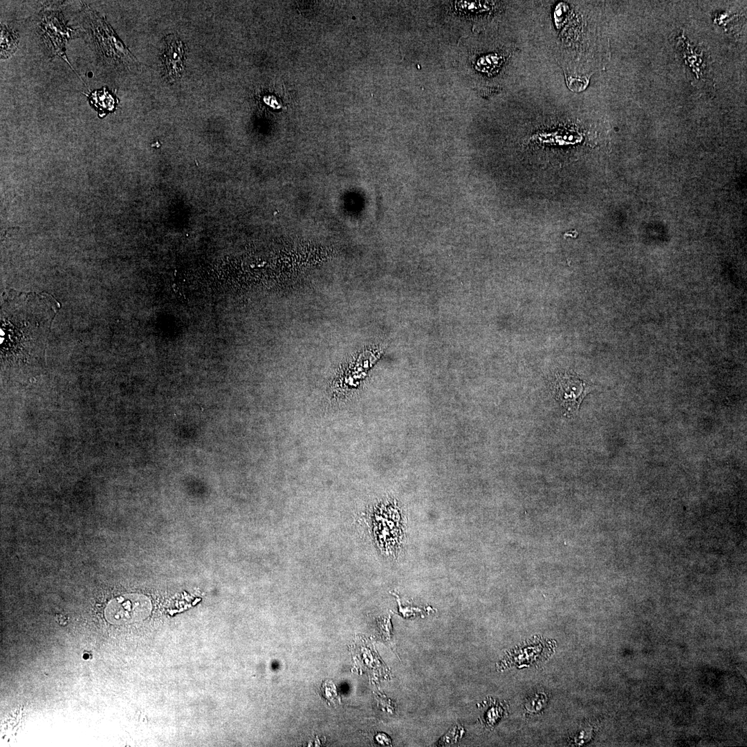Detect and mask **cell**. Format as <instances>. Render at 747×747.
I'll return each instance as SVG.
<instances>
[{"mask_svg": "<svg viewBox=\"0 0 747 747\" xmlns=\"http://www.w3.org/2000/svg\"><path fill=\"white\" fill-rule=\"evenodd\" d=\"M86 22L98 55L104 64L115 67L136 66L139 63L105 19L83 4Z\"/></svg>", "mask_w": 747, "mask_h": 747, "instance_id": "cell-2", "label": "cell"}, {"mask_svg": "<svg viewBox=\"0 0 747 747\" xmlns=\"http://www.w3.org/2000/svg\"><path fill=\"white\" fill-rule=\"evenodd\" d=\"M504 705L497 701H488L483 712V721L490 727L494 726L504 715Z\"/></svg>", "mask_w": 747, "mask_h": 747, "instance_id": "cell-9", "label": "cell"}, {"mask_svg": "<svg viewBox=\"0 0 747 747\" xmlns=\"http://www.w3.org/2000/svg\"><path fill=\"white\" fill-rule=\"evenodd\" d=\"M58 309L59 303L48 294L10 291L1 304L2 349L44 347Z\"/></svg>", "mask_w": 747, "mask_h": 747, "instance_id": "cell-1", "label": "cell"}, {"mask_svg": "<svg viewBox=\"0 0 747 747\" xmlns=\"http://www.w3.org/2000/svg\"><path fill=\"white\" fill-rule=\"evenodd\" d=\"M86 95L91 106L95 109L100 118L113 112L118 102L116 96L107 87L91 91Z\"/></svg>", "mask_w": 747, "mask_h": 747, "instance_id": "cell-7", "label": "cell"}, {"mask_svg": "<svg viewBox=\"0 0 747 747\" xmlns=\"http://www.w3.org/2000/svg\"><path fill=\"white\" fill-rule=\"evenodd\" d=\"M185 46L175 35H168L165 38L161 60L164 74L169 81L181 77L184 70Z\"/></svg>", "mask_w": 747, "mask_h": 747, "instance_id": "cell-6", "label": "cell"}, {"mask_svg": "<svg viewBox=\"0 0 747 747\" xmlns=\"http://www.w3.org/2000/svg\"><path fill=\"white\" fill-rule=\"evenodd\" d=\"M149 606L147 600L142 596L120 597L109 603L106 615L107 618L114 623L135 621L147 614Z\"/></svg>", "mask_w": 747, "mask_h": 747, "instance_id": "cell-5", "label": "cell"}, {"mask_svg": "<svg viewBox=\"0 0 747 747\" xmlns=\"http://www.w3.org/2000/svg\"><path fill=\"white\" fill-rule=\"evenodd\" d=\"M376 739L378 742L383 745H389L391 743L390 739L385 734H378L376 736Z\"/></svg>", "mask_w": 747, "mask_h": 747, "instance_id": "cell-12", "label": "cell"}, {"mask_svg": "<svg viewBox=\"0 0 747 747\" xmlns=\"http://www.w3.org/2000/svg\"><path fill=\"white\" fill-rule=\"evenodd\" d=\"M321 690L323 697L328 701L332 703H335L340 701V698L338 696L337 688L332 681L329 680L324 681L322 685Z\"/></svg>", "mask_w": 747, "mask_h": 747, "instance_id": "cell-10", "label": "cell"}, {"mask_svg": "<svg viewBox=\"0 0 747 747\" xmlns=\"http://www.w3.org/2000/svg\"><path fill=\"white\" fill-rule=\"evenodd\" d=\"M552 389L565 416L571 417L575 415L585 394L582 380L572 373H560L555 376L552 382Z\"/></svg>", "mask_w": 747, "mask_h": 747, "instance_id": "cell-4", "label": "cell"}, {"mask_svg": "<svg viewBox=\"0 0 747 747\" xmlns=\"http://www.w3.org/2000/svg\"><path fill=\"white\" fill-rule=\"evenodd\" d=\"M567 84L568 86L573 91H580L584 89V86H585L587 82H584V80H582V78L573 79L571 77L570 79H568Z\"/></svg>", "mask_w": 747, "mask_h": 747, "instance_id": "cell-11", "label": "cell"}, {"mask_svg": "<svg viewBox=\"0 0 747 747\" xmlns=\"http://www.w3.org/2000/svg\"><path fill=\"white\" fill-rule=\"evenodd\" d=\"M1 56L2 59H6L16 50L19 39L15 32L6 26L1 25Z\"/></svg>", "mask_w": 747, "mask_h": 747, "instance_id": "cell-8", "label": "cell"}, {"mask_svg": "<svg viewBox=\"0 0 747 747\" xmlns=\"http://www.w3.org/2000/svg\"><path fill=\"white\" fill-rule=\"evenodd\" d=\"M42 14L39 29L46 50L50 57L58 56L64 59L73 70L65 54V45L71 37L72 30L66 26L61 12L46 11Z\"/></svg>", "mask_w": 747, "mask_h": 747, "instance_id": "cell-3", "label": "cell"}]
</instances>
